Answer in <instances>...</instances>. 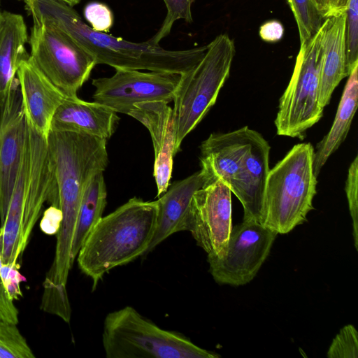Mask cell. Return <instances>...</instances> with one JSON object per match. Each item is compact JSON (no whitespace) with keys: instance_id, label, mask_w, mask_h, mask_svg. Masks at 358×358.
Returning a JSON list of instances; mask_svg holds the SVG:
<instances>
[{"instance_id":"6da1fadb","label":"cell","mask_w":358,"mask_h":358,"mask_svg":"<svg viewBox=\"0 0 358 358\" xmlns=\"http://www.w3.org/2000/svg\"><path fill=\"white\" fill-rule=\"evenodd\" d=\"M33 21L45 22L65 32L88 52L96 64L115 69L148 70L184 74L205 55L207 45L170 50L148 41L136 43L93 30L73 7L60 0H25Z\"/></svg>"},{"instance_id":"7a4b0ae2","label":"cell","mask_w":358,"mask_h":358,"mask_svg":"<svg viewBox=\"0 0 358 358\" xmlns=\"http://www.w3.org/2000/svg\"><path fill=\"white\" fill-rule=\"evenodd\" d=\"M104 138L69 131L50 129L46 139L52 162L62 221L57 232L55 255L50 271L68 277L73 264L71 247L83 192L92 176L108 164Z\"/></svg>"},{"instance_id":"3957f363","label":"cell","mask_w":358,"mask_h":358,"mask_svg":"<svg viewBox=\"0 0 358 358\" xmlns=\"http://www.w3.org/2000/svg\"><path fill=\"white\" fill-rule=\"evenodd\" d=\"M270 148L264 138L248 126L211 134L201 144L205 184L221 179L241 203L243 221L262 224Z\"/></svg>"},{"instance_id":"277c9868","label":"cell","mask_w":358,"mask_h":358,"mask_svg":"<svg viewBox=\"0 0 358 358\" xmlns=\"http://www.w3.org/2000/svg\"><path fill=\"white\" fill-rule=\"evenodd\" d=\"M157 213V201L134 197L97 222L76 257L79 268L92 280L93 289L113 268L147 254Z\"/></svg>"},{"instance_id":"5b68a950","label":"cell","mask_w":358,"mask_h":358,"mask_svg":"<svg viewBox=\"0 0 358 358\" xmlns=\"http://www.w3.org/2000/svg\"><path fill=\"white\" fill-rule=\"evenodd\" d=\"M45 202L58 208L53 169L47 141L28 124L22 155L2 230V262L20 266L24 252Z\"/></svg>"},{"instance_id":"8992f818","label":"cell","mask_w":358,"mask_h":358,"mask_svg":"<svg viewBox=\"0 0 358 358\" xmlns=\"http://www.w3.org/2000/svg\"><path fill=\"white\" fill-rule=\"evenodd\" d=\"M314 150L310 143L296 144L268 171L262 224L278 234L303 224L314 209L317 182L313 171Z\"/></svg>"},{"instance_id":"52a82bcc","label":"cell","mask_w":358,"mask_h":358,"mask_svg":"<svg viewBox=\"0 0 358 358\" xmlns=\"http://www.w3.org/2000/svg\"><path fill=\"white\" fill-rule=\"evenodd\" d=\"M102 344L107 358H217L185 336L165 330L125 306L108 313Z\"/></svg>"},{"instance_id":"ba28073f","label":"cell","mask_w":358,"mask_h":358,"mask_svg":"<svg viewBox=\"0 0 358 358\" xmlns=\"http://www.w3.org/2000/svg\"><path fill=\"white\" fill-rule=\"evenodd\" d=\"M235 53L234 41L227 34H220L207 45L201 60L182 75L173 100L175 155L184 138L215 104L229 76Z\"/></svg>"},{"instance_id":"9c48e42d","label":"cell","mask_w":358,"mask_h":358,"mask_svg":"<svg viewBox=\"0 0 358 358\" xmlns=\"http://www.w3.org/2000/svg\"><path fill=\"white\" fill-rule=\"evenodd\" d=\"M33 22L30 61L66 97L78 96L96 65L94 58L54 25Z\"/></svg>"},{"instance_id":"30bf717a","label":"cell","mask_w":358,"mask_h":358,"mask_svg":"<svg viewBox=\"0 0 358 358\" xmlns=\"http://www.w3.org/2000/svg\"><path fill=\"white\" fill-rule=\"evenodd\" d=\"M319 31L300 44L289 84L279 101L275 120L278 135L302 138L306 131L322 118L319 103L320 69Z\"/></svg>"},{"instance_id":"8fae6325","label":"cell","mask_w":358,"mask_h":358,"mask_svg":"<svg viewBox=\"0 0 358 358\" xmlns=\"http://www.w3.org/2000/svg\"><path fill=\"white\" fill-rule=\"evenodd\" d=\"M277 235L254 221H243L232 227L224 254L208 255L209 271L215 281L231 286L250 282L268 256Z\"/></svg>"},{"instance_id":"7c38bea8","label":"cell","mask_w":358,"mask_h":358,"mask_svg":"<svg viewBox=\"0 0 358 358\" xmlns=\"http://www.w3.org/2000/svg\"><path fill=\"white\" fill-rule=\"evenodd\" d=\"M181 76L169 72L115 69L110 77L92 80L95 87L93 99L117 113L129 115L138 104L172 101Z\"/></svg>"},{"instance_id":"4fadbf2b","label":"cell","mask_w":358,"mask_h":358,"mask_svg":"<svg viewBox=\"0 0 358 358\" xmlns=\"http://www.w3.org/2000/svg\"><path fill=\"white\" fill-rule=\"evenodd\" d=\"M231 192L221 180L205 184L193 195L182 231H188L208 255L222 256L232 229Z\"/></svg>"},{"instance_id":"5bb4252c","label":"cell","mask_w":358,"mask_h":358,"mask_svg":"<svg viewBox=\"0 0 358 358\" xmlns=\"http://www.w3.org/2000/svg\"><path fill=\"white\" fill-rule=\"evenodd\" d=\"M28 130L17 78L0 99V221L4 219Z\"/></svg>"},{"instance_id":"9a60e30c","label":"cell","mask_w":358,"mask_h":358,"mask_svg":"<svg viewBox=\"0 0 358 358\" xmlns=\"http://www.w3.org/2000/svg\"><path fill=\"white\" fill-rule=\"evenodd\" d=\"M149 131L155 152L153 176L157 197L168 189L173 169L176 130L173 108L164 101L138 104L129 113Z\"/></svg>"},{"instance_id":"2e32d148","label":"cell","mask_w":358,"mask_h":358,"mask_svg":"<svg viewBox=\"0 0 358 358\" xmlns=\"http://www.w3.org/2000/svg\"><path fill=\"white\" fill-rule=\"evenodd\" d=\"M29 125L47 139L53 116L66 96L34 65L23 60L17 74Z\"/></svg>"},{"instance_id":"e0dca14e","label":"cell","mask_w":358,"mask_h":358,"mask_svg":"<svg viewBox=\"0 0 358 358\" xmlns=\"http://www.w3.org/2000/svg\"><path fill=\"white\" fill-rule=\"evenodd\" d=\"M346 13L324 19L320 27L319 103L324 108L339 83L348 77L345 45Z\"/></svg>"},{"instance_id":"ac0fdd59","label":"cell","mask_w":358,"mask_h":358,"mask_svg":"<svg viewBox=\"0 0 358 358\" xmlns=\"http://www.w3.org/2000/svg\"><path fill=\"white\" fill-rule=\"evenodd\" d=\"M120 117L110 108L76 97H66L57 108L51 129L85 134L106 140L114 134Z\"/></svg>"},{"instance_id":"d6986e66","label":"cell","mask_w":358,"mask_h":358,"mask_svg":"<svg viewBox=\"0 0 358 358\" xmlns=\"http://www.w3.org/2000/svg\"><path fill=\"white\" fill-rule=\"evenodd\" d=\"M206 181L204 173L201 169L183 180L170 184L167 190L159 197L157 200V228L147 254L169 236L182 231L193 195Z\"/></svg>"},{"instance_id":"ffe728a7","label":"cell","mask_w":358,"mask_h":358,"mask_svg":"<svg viewBox=\"0 0 358 358\" xmlns=\"http://www.w3.org/2000/svg\"><path fill=\"white\" fill-rule=\"evenodd\" d=\"M348 78L331 127L314 150L313 171L316 177L329 157L346 138L357 108L358 64L355 65Z\"/></svg>"},{"instance_id":"44dd1931","label":"cell","mask_w":358,"mask_h":358,"mask_svg":"<svg viewBox=\"0 0 358 358\" xmlns=\"http://www.w3.org/2000/svg\"><path fill=\"white\" fill-rule=\"evenodd\" d=\"M27 27L22 15L2 12L0 22V99L15 80L21 62L29 58Z\"/></svg>"},{"instance_id":"7402d4cb","label":"cell","mask_w":358,"mask_h":358,"mask_svg":"<svg viewBox=\"0 0 358 358\" xmlns=\"http://www.w3.org/2000/svg\"><path fill=\"white\" fill-rule=\"evenodd\" d=\"M106 196L103 171H99L90 179L81 198L71 247L73 262L87 237L103 217Z\"/></svg>"},{"instance_id":"603a6c76","label":"cell","mask_w":358,"mask_h":358,"mask_svg":"<svg viewBox=\"0 0 358 358\" xmlns=\"http://www.w3.org/2000/svg\"><path fill=\"white\" fill-rule=\"evenodd\" d=\"M18 266L3 264L0 271V319L17 324L18 310L13 301L22 296L20 283L24 278Z\"/></svg>"},{"instance_id":"cb8c5ba5","label":"cell","mask_w":358,"mask_h":358,"mask_svg":"<svg viewBox=\"0 0 358 358\" xmlns=\"http://www.w3.org/2000/svg\"><path fill=\"white\" fill-rule=\"evenodd\" d=\"M287 2L297 25L300 44H303L316 34L324 20L313 0H287Z\"/></svg>"},{"instance_id":"d4e9b609","label":"cell","mask_w":358,"mask_h":358,"mask_svg":"<svg viewBox=\"0 0 358 358\" xmlns=\"http://www.w3.org/2000/svg\"><path fill=\"white\" fill-rule=\"evenodd\" d=\"M34 355L17 324L0 319V358H33Z\"/></svg>"},{"instance_id":"484cf974","label":"cell","mask_w":358,"mask_h":358,"mask_svg":"<svg viewBox=\"0 0 358 358\" xmlns=\"http://www.w3.org/2000/svg\"><path fill=\"white\" fill-rule=\"evenodd\" d=\"M166 7V17L157 33L148 41L151 44L158 45L167 36L176 20L182 19L187 22L193 21L192 5L195 0H163Z\"/></svg>"},{"instance_id":"4316f807","label":"cell","mask_w":358,"mask_h":358,"mask_svg":"<svg viewBox=\"0 0 358 358\" xmlns=\"http://www.w3.org/2000/svg\"><path fill=\"white\" fill-rule=\"evenodd\" d=\"M345 13L346 62L350 73L358 64V0H349Z\"/></svg>"},{"instance_id":"83f0119b","label":"cell","mask_w":358,"mask_h":358,"mask_svg":"<svg viewBox=\"0 0 358 358\" xmlns=\"http://www.w3.org/2000/svg\"><path fill=\"white\" fill-rule=\"evenodd\" d=\"M329 358H357L358 334L352 324L344 326L334 338L327 354Z\"/></svg>"},{"instance_id":"f1b7e54d","label":"cell","mask_w":358,"mask_h":358,"mask_svg":"<svg viewBox=\"0 0 358 358\" xmlns=\"http://www.w3.org/2000/svg\"><path fill=\"white\" fill-rule=\"evenodd\" d=\"M345 193L352 221V235L356 250H358V157H355L348 169Z\"/></svg>"},{"instance_id":"f546056e","label":"cell","mask_w":358,"mask_h":358,"mask_svg":"<svg viewBox=\"0 0 358 358\" xmlns=\"http://www.w3.org/2000/svg\"><path fill=\"white\" fill-rule=\"evenodd\" d=\"M83 15L94 31L108 33L113 25L114 16L111 9L101 2L91 1L86 4Z\"/></svg>"},{"instance_id":"4dcf8cb0","label":"cell","mask_w":358,"mask_h":358,"mask_svg":"<svg viewBox=\"0 0 358 358\" xmlns=\"http://www.w3.org/2000/svg\"><path fill=\"white\" fill-rule=\"evenodd\" d=\"M316 8L324 20L345 13L349 0H313Z\"/></svg>"},{"instance_id":"1f68e13d","label":"cell","mask_w":358,"mask_h":358,"mask_svg":"<svg viewBox=\"0 0 358 358\" xmlns=\"http://www.w3.org/2000/svg\"><path fill=\"white\" fill-rule=\"evenodd\" d=\"M285 29L282 23L276 20H268L259 27V36L268 43H275L282 39Z\"/></svg>"},{"instance_id":"d6a6232c","label":"cell","mask_w":358,"mask_h":358,"mask_svg":"<svg viewBox=\"0 0 358 358\" xmlns=\"http://www.w3.org/2000/svg\"><path fill=\"white\" fill-rule=\"evenodd\" d=\"M62 221V213L59 208L50 206L44 213L41 222V228L48 234H57Z\"/></svg>"},{"instance_id":"836d02e7","label":"cell","mask_w":358,"mask_h":358,"mask_svg":"<svg viewBox=\"0 0 358 358\" xmlns=\"http://www.w3.org/2000/svg\"><path fill=\"white\" fill-rule=\"evenodd\" d=\"M2 248H3L2 230H1V227L0 226V271L3 265V262H2Z\"/></svg>"},{"instance_id":"e575fe53","label":"cell","mask_w":358,"mask_h":358,"mask_svg":"<svg viewBox=\"0 0 358 358\" xmlns=\"http://www.w3.org/2000/svg\"><path fill=\"white\" fill-rule=\"evenodd\" d=\"M60 1L64 2L65 3L69 5L70 6L73 7V6L80 3V1L81 0H60Z\"/></svg>"},{"instance_id":"d590c367","label":"cell","mask_w":358,"mask_h":358,"mask_svg":"<svg viewBox=\"0 0 358 358\" xmlns=\"http://www.w3.org/2000/svg\"><path fill=\"white\" fill-rule=\"evenodd\" d=\"M1 15H2V12L0 11V22H1Z\"/></svg>"}]
</instances>
